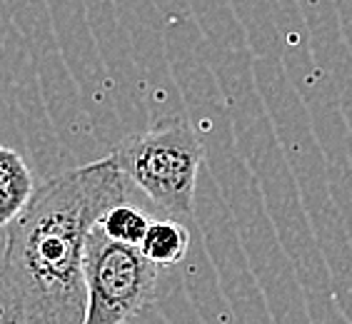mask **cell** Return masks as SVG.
<instances>
[{"label":"cell","mask_w":352,"mask_h":324,"mask_svg":"<svg viewBox=\"0 0 352 324\" xmlns=\"http://www.w3.org/2000/svg\"><path fill=\"white\" fill-rule=\"evenodd\" d=\"M190 247V232L177 217H165V220H150L148 232L142 237L140 252L155 262L160 270L183 262Z\"/></svg>","instance_id":"5"},{"label":"cell","mask_w":352,"mask_h":324,"mask_svg":"<svg viewBox=\"0 0 352 324\" xmlns=\"http://www.w3.org/2000/svg\"><path fill=\"white\" fill-rule=\"evenodd\" d=\"M113 155L35 187L6 230L0 257V322L82 324L88 312L85 242L100 217L130 197Z\"/></svg>","instance_id":"1"},{"label":"cell","mask_w":352,"mask_h":324,"mask_svg":"<svg viewBox=\"0 0 352 324\" xmlns=\"http://www.w3.org/2000/svg\"><path fill=\"white\" fill-rule=\"evenodd\" d=\"M160 267L135 244L118 242L95 224L85 242L88 312L82 324H122L135 319L155 294Z\"/></svg>","instance_id":"3"},{"label":"cell","mask_w":352,"mask_h":324,"mask_svg":"<svg viewBox=\"0 0 352 324\" xmlns=\"http://www.w3.org/2000/svg\"><path fill=\"white\" fill-rule=\"evenodd\" d=\"M110 155L157 209L177 220L190 217L205 148L188 120L165 117L122 140Z\"/></svg>","instance_id":"2"},{"label":"cell","mask_w":352,"mask_h":324,"mask_svg":"<svg viewBox=\"0 0 352 324\" xmlns=\"http://www.w3.org/2000/svg\"><path fill=\"white\" fill-rule=\"evenodd\" d=\"M33 172L21 152L0 145V227H8L35 192Z\"/></svg>","instance_id":"4"},{"label":"cell","mask_w":352,"mask_h":324,"mask_svg":"<svg viewBox=\"0 0 352 324\" xmlns=\"http://www.w3.org/2000/svg\"><path fill=\"white\" fill-rule=\"evenodd\" d=\"M98 224L105 230V235L118 240V242L140 247L142 237H145V232H148L150 217L145 215L140 207H133V205L125 200V202L113 205V207L100 217V222Z\"/></svg>","instance_id":"6"}]
</instances>
